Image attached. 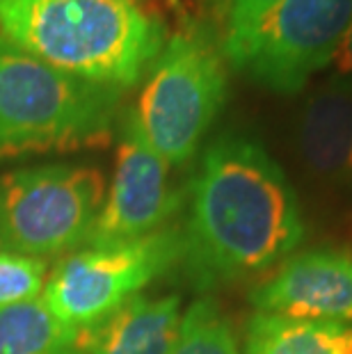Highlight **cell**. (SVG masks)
<instances>
[{
    "label": "cell",
    "mask_w": 352,
    "mask_h": 354,
    "mask_svg": "<svg viewBox=\"0 0 352 354\" xmlns=\"http://www.w3.org/2000/svg\"><path fill=\"white\" fill-rule=\"evenodd\" d=\"M181 266L213 290L279 266L304 238L297 194L261 142L227 133L204 149L188 190Z\"/></svg>",
    "instance_id": "1"
},
{
    "label": "cell",
    "mask_w": 352,
    "mask_h": 354,
    "mask_svg": "<svg viewBox=\"0 0 352 354\" xmlns=\"http://www.w3.org/2000/svg\"><path fill=\"white\" fill-rule=\"evenodd\" d=\"M0 32L57 71L122 92L167 41L163 21L136 0H0Z\"/></svg>",
    "instance_id": "2"
},
{
    "label": "cell",
    "mask_w": 352,
    "mask_h": 354,
    "mask_svg": "<svg viewBox=\"0 0 352 354\" xmlns=\"http://www.w3.org/2000/svg\"><path fill=\"white\" fill-rule=\"evenodd\" d=\"M122 99V89L57 71L0 32V162L108 147Z\"/></svg>",
    "instance_id": "3"
},
{
    "label": "cell",
    "mask_w": 352,
    "mask_h": 354,
    "mask_svg": "<svg viewBox=\"0 0 352 354\" xmlns=\"http://www.w3.org/2000/svg\"><path fill=\"white\" fill-rule=\"evenodd\" d=\"M227 94L222 41L206 26L192 24L165 41L129 112L147 145L169 167H181L197 153Z\"/></svg>",
    "instance_id": "4"
},
{
    "label": "cell",
    "mask_w": 352,
    "mask_h": 354,
    "mask_svg": "<svg viewBox=\"0 0 352 354\" xmlns=\"http://www.w3.org/2000/svg\"><path fill=\"white\" fill-rule=\"evenodd\" d=\"M106 199L89 165H39L0 174V252L48 259L87 243Z\"/></svg>",
    "instance_id": "5"
},
{
    "label": "cell",
    "mask_w": 352,
    "mask_h": 354,
    "mask_svg": "<svg viewBox=\"0 0 352 354\" xmlns=\"http://www.w3.org/2000/svg\"><path fill=\"white\" fill-rule=\"evenodd\" d=\"M352 24V0H279L263 17L224 32L231 69L277 94H297L332 62Z\"/></svg>",
    "instance_id": "6"
},
{
    "label": "cell",
    "mask_w": 352,
    "mask_h": 354,
    "mask_svg": "<svg viewBox=\"0 0 352 354\" xmlns=\"http://www.w3.org/2000/svg\"><path fill=\"white\" fill-rule=\"evenodd\" d=\"M181 229L165 227L151 236L85 247L57 263L44 286V304L73 329L99 325L140 295L154 279L181 266Z\"/></svg>",
    "instance_id": "7"
},
{
    "label": "cell",
    "mask_w": 352,
    "mask_h": 354,
    "mask_svg": "<svg viewBox=\"0 0 352 354\" xmlns=\"http://www.w3.org/2000/svg\"><path fill=\"white\" fill-rule=\"evenodd\" d=\"M185 203V190L172 185L169 165L147 145L131 112L119 124L115 171L85 247L129 243L167 227Z\"/></svg>",
    "instance_id": "8"
},
{
    "label": "cell",
    "mask_w": 352,
    "mask_h": 354,
    "mask_svg": "<svg viewBox=\"0 0 352 354\" xmlns=\"http://www.w3.org/2000/svg\"><path fill=\"white\" fill-rule=\"evenodd\" d=\"M261 313L295 320L352 322V252L311 250L286 259L250 292Z\"/></svg>",
    "instance_id": "9"
},
{
    "label": "cell",
    "mask_w": 352,
    "mask_h": 354,
    "mask_svg": "<svg viewBox=\"0 0 352 354\" xmlns=\"http://www.w3.org/2000/svg\"><path fill=\"white\" fill-rule=\"evenodd\" d=\"M297 151L311 174L352 185V80L334 76L306 99L297 119Z\"/></svg>",
    "instance_id": "10"
},
{
    "label": "cell",
    "mask_w": 352,
    "mask_h": 354,
    "mask_svg": "<svg viewBox=\"0 0 352 354\" xmlns=\"http://www.w3.org/2000/svg\"><path fill=\"white\" fill-rule=\"evenodd\" d=\"M181 320L176 295H138L99 325L80 329V354H169Z\"/></svg>",
    "instance_id": "11"
},
{
    "label": "cell",
    "mask_w": 352,
    "mask_h": 354,
    "mask_svg": "<svg viewBox=\"0 0 352 354\" xmlns=\"http://www.w3.org/2000/svg\"><path fill=\"white\" fill-rule=\"evenodd\" d=\"M245 354H352V322L257 311L245 327Z\"/></svg>",
    "instance_id": "12"
},
{
    "label": "cell",
    "mask_w": 352,
    "mask_h": 354,
    "mask_svg": "<svg viewBox=\"0 0 352 354\" xmlns=\"http://www.w3.org/2000/svg\"><path fill=\"white\" fill-rule=\"evenodd\" d=\"M0 354H80V329L59 322L44 299L3 306Z\"/></svg>",
    "instance_id": "13"
},
{
    "label": "cell",
    "mask_w": 352,
    "mask_h": 354,
    "mask_svg": "<svg viewBox=\"0 0 352 354\" xmlns=\"http://www.w3.org/2000/svg\"><path fill=\"white\" fill-rule=\"evenodd\" d=\"M169 354H241L236 334L213 299H197L183 313L178 341Z\"/></svg>",
    "instance_id": "14"
},
{
    "label": "cell",
    "mask_w": 352,
    "mask_h": 354,
    "mask_svg": "<svg viewBox=\"0 0 352 354\" xmlns=\"http://www.w3.org/2000/svg\"><path fill=\"white\" fill-rule=\"evenodd\" d=\"M48 281L44 259L0 252V308L35 299Z\"/></svg>",
    "instance_id": "15"
},
{
    "label": "cell",
    "mask_w": 352,
    "mask_h": 354,
    "mask_svg": "<svg viewBox=\"0 0 352 354\" xmlns=\"http://www.w3.org/2000/svg\"><path fill=\"white\" fill-rule=\"evenodd\" d=\"M279 3V0H222V12L227 19V30H241L261 19L268 10Z\"/></svg>",
    "instance_id": "16"
},
{
    "label": "cell",
    "mask_w": 352,
    "mask_h": 354,
    "mask_svg": "<svg viewBox=\"0 0 352 354\" xmlns=\"http://www.w3.org/2000/svg\"><path fill=\"white\" fill-rule=\"evenodd\" d=\"M332 64H334L336 76L352 80V24L346 30V35H343L339 48H336V53H334Z\"/></svg>",
    "instance_id": "17"
}]
</instances>
